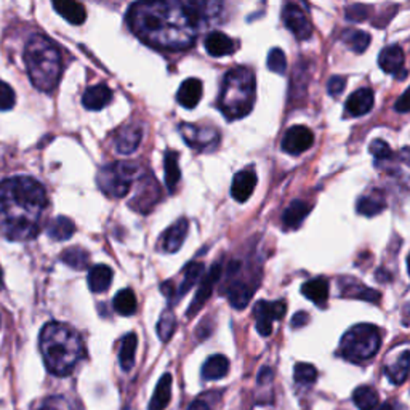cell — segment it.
<instances>
[{
	"label": "cell",
	"mask_w": 410,
	"mask_h": 410,
	"mask_svg": "<svg viewBox=\"0 0 410 410\" xmlns=\"http://www.w3.org/2000/svg\"><path fill=\"white\" fill-rule=\"evenodd\" d=\"M39 346L47 370L58 377L69 375L83 351L81 335L62 322H50L42 329Z\"/></svg>",
	"instance_id": "3"
},
{
	"label": "cell",
	"mask_w": 410,
	"mask_h": 410,
	"mask_svg": "<svg viewBox=\"0 0 410 410\" xmlns=\"http://www.w3.org/2000/svg\"><path fill=\"white\" fill-rule=\"evenodd\" d=\"M136 346H138V336L135 334H127L122 339V343H120L119 363L125 372L131 370V367L135 365Z\"/></svg>",
	"instance_id": "32"
},
{
	"label": "cell",
	"mask_w": 410,
	"mask_h": 410,
	"mask_svg": "<svg viewBox=\"0 0 410 410\" xmlns=\"http://www.w3.org/2000/svg\"><path fill=\"white\" fill-rule=\"evenodd\" d=\"M138 165L131 162H114L102 167L96 177L100 189L110 197H125L135 182Z\"/></svg>",
	"instance_id": "7"
},
{
	"label": "cell",
	"mask_w": 410,
	"mask_h": 410,
	"mask_svg": "<svg viewBox=\"0 0 410 410\" xmlns=\"http://www.w3.org/2000/svg\"><path fill=\"white\" fill-rule=\"evenodd\" d=\"M114 310L122 316H131L136 311V297L130 288H124L120 291L116 298H114Z\"/></svg>",
	"instance_id": "38"
},
{
	"label": "cell",
	"mask_w": 410,
	"mask_h": 410,
	"mask_svg": "<svg viewBox=\"0 0 410 410\" xmlns=\"http://www.w3.org/2000/svg\"><path fill=\"white\" fill-rule=\"evenodd\" d=\"M188 410H210V406L205 401L197 399V401H194V402L191 404Z\"/></svg>",
	"instance_id": "51"
},
{
	"label": "cell",
	"mask_w": 410,
	"mask_h": 410,
	"mask_svg": "<svg viewBox=\"0 0 410 410\" xmlns=\"http://www.w3.org/2000/svg\"><path fill=\"white\" fill-rule=\"evenodd\" d=\"M377 410H393V406H391V404H383V406H380Z\"/></svg>",
	"instance_id": "53"
},
{
	"label": "cell",
	"mask_w": 410,
	"mask_h": 410,
	"mask_svg": "<svg viewBox=\"0 0 410 410\" xmlns=\"http://www.w3.org/2000/svg\"><path fill=\"white\" fill-rule=\"evenodd\" d=\"M229 372V361L226 356L215 354L212 358L205 361L202 367V378L204 380H220L225 378Z\"/></svg>",
	"instance_id": "27"
},
{
	"label": "cell",
	"mask_w": 410,
	"mask_h": 410,
	"mask_svg": "<svg viewBox=\"0 0 410 410\" xmlns=\"http://www.w3.org/2000/svg\"><path fill=\"white\" fill-rule=\"evenodd\" d=\"M308 321H310V317H308L306 312H305V311H300V312H297V315H295L293 319H292V327H293V329L303 327L305 324H308Z\"/></svg>",
	"instance_id": "49"
},
{
	"label": "cell",
	"mask_w": 410,
	"mask_h": 410,
	"mask_svg": "<svg viewBox=\"0 0 410 410\" xmlns=\"http://www.w3.org/2000/svg\"><path fill=\"white\" fill-rule=\"evenodd\" d=\"M367 16H369V8L364 7V5H351V7L346 8V18L353 23L365 21Z\"/></svg>",
	"instance_id": "46"
},
{
	"label": "cell",
	"mask_w": 410,
	"mask_h": 410,
	"mask_svg": "<svg viewBox=\"0 0 410 410\" xmlns=\"http://www.w3.org/2000/svg\"><path fill=\"white\" fill-rule=\"evenodd\" d=\"M401 159L406 162L407 165H410V148H404L401 151Z\"/></svg>",
	"instance_id": "52"
},
{
	"label": "cell",
	"mask_w": 410,
	"mask_h": 410,
	"mask_svg": "<svg viewBox=\"0 0 410 410\" xmlns=\"http://www.w3.org/2000/svg\"><path fill=\"white\" fill-rule=\"evenodd\" d=\"M39 410H76L74 404L63 396H53L42 404Z\"/></svg>",
	"instance_id": "44"
},
{
	"label": "cell",
	"mask_w": 410,
	"mask_h": 410,
	"mask_svg": "<svg viewBox=\"0 0 410 410\" xmlns=\"http://www.w3.org/2000/svg\"><path fill=\"white\" fill-rule=\"evenodd\" d=\"M282 18H284L287 29L295 35V37H298L300 40H306L311 37L312 34L311 23L297 5L292 4L287 5L284 8V13H282Z\"/></svg>",
	"instance_id": "13"
},
{
	"label": "cell",
	"mask_w": 410,
	"mask_h": 410,
	"mask_svg": "<svg viewBox=\"0 0 410 410\" xmlns=\"http://www.w3.org/2000/svg\"><path fill=\"white\" fill-rule=\"evenodd\" d=\"M287 311V305L284 300L277 301H258L253 308V315H255L257 330L262 336H269L273 334V322L279 321L284 317Z\"/></svg>",
	"instance_id": "9"
},
{
	"label": "cell",
	"mask_w": 410,
	"mask_h": 410,
	"mask_svg": "<svg viewBox=\"0 0 410 410\" xmlns=\"http://www.w3.org/2000/svg\"><path fill=\"white\" fill-rule=\"evenodd\" d=\"M345 86H346V81L343 79V77H340V76L332 77V79L327 83L329 95L330 96H339V95H341L343 90H345Z\"/></svg>",
	"instance_id": "47"
},
{
	"label": "cell",
	"mask_w": 410,
	"mask_h": 410,
	"mask_svg": "<svg viewBox=\"0 0 410 410\" xmlns=\"http://www.w3.org/2000/svg\"><path fill=\"white\" fill-rule=\"evenodd\" d=\"M24 64L29 79L40 92L52 93L62 77V55L53 42L45 35H33L24 48Z\"/></svg>",
	"instance_id": "4"
},
{
	"label": "cell",
	"mask_w": 410,
	"mask_h": 410,
	"mask_svg": "<svg viewBox=\"0 0 410 410\" xmlns=\"http://www.w3.org/2000/svg\"><path fill=\"white\" fill-rule=\"evenodd\" d=\"M310 209H311L310 205L303 201H293L286 209L284 216H282V223H284V226L288 229L298 228L308 216V213H310Z\"/></svg>",
	"instance_id": "30"
},
{
	"label": "cell",
	"mask_w": 410,
	"mask_h": 410,
	"mask_svg": "<svg viewBox=\"0 0 410 410\" xmlns=\"http://www.w3.org/2000/svg\"><path fill=\"white\" fill-rule=\"evenodd\" d=\"M47 207V192L37 180L15 177L0 183V234L10 240L37 236Z\"/></svg>",
	"instance_id": "2"
},
{
	"label": "cell",
	"mask_w": 410,
	"mask_h": 410,
	"mask_svg": "<svg viewBox=\"0 0 410 410\" xmlns=\"http://www.w3.org/2000/svg\"><path fill=\"white\" fill-rule=\"evenodd\" d=\"M112 269L106 264H96L88 273V287L95 293H102L110 288L112 282Z\"/></svg>",
	"instance_id": "25"
},
{
	"label": "cell",
	"mask_w": 410,
	"mask_h": 410,
	"mask_svg": "<svg viewBox=\"0 0 410 410\" xmlns=\"http://www.w3.org/2000/svg\"><path fill=\"white\" fill-rule=\"evenodd\" d=\"M409 273H410V257H409Z\"/></svg>",
	"instance_id": "55"
},
{
	"label": "cell",
	"mask_w": 410,
	"mask_h": 410,
	"mask_svg": "<svg viewBox=\"0 0 410 410\" xmlns=\"http://www.w3.org/2000/svg\"><path fill=\"white\" fill-rule=\"evenodd\" d=\"M0 287H2V269H0Z\"/></svg>",
	"instance_id": "54"
},
{
	"label": "cell",
	"mask_w": 410,
	"mask_h": 410,
	"mask_svg": "<svg viewBox=\"0 0 410 410\" xmlns=\"http://www.w3.org/2000/svg\"><path fill=\"white\" fill-rule=\"evenodd\" d=\"M257 186V173L252 168H245L234 175L233 186H231V196L234 201L245 202L249 201L250 196L253 194Z\"/></svg>",
	"instance_id": "16"
},
{
	"label": "cell",
	"mask_w": 410,
	"mask_h": 410,
	"mask_svg": "<svg viewBox=\"0 0 410 410\" xmlns=\"http://www.w3.org/2000/svg\"><path fill=\"white\" fill-rule=\"evenodd\" d=\"M223 0H141L127 23L144 44L159 50H184L209 24L218 20Z\"/></svg>",
	"instance_id": "1"
},
{
	"label": "cell",
	"mask_w": 410,
	"mask_h": 410,
	"mask_svg": "<svg viewBox=\"0 0 410 410\" xmlns=\"http://www.w3.org/2000/svg\"><path fill=\"white\" fill-rule=\"evenodd\" d=\"M160 288H162V292H164L165 297L173 298V295H175V287H173V284H172L170 281H168V282H164V284L160 286Z\"/></svg>",
	"instance_id": "50"
},
{
	"label": "cell",
	"mask_w": 410,
	"mask_h": 410,
	"mask_svg": "<svg viewBox=\"0 0 410 410\" xmlns=\"http://www.w3.org/2000/svg\"><path fill=\"white\" fill-rule=\"evenodd\" d=\"M353 401L359 410H375L380 404V396L372 387H359L354 391Z\"/></svg>",
	"instance_id": "35"
},
{
	"label": "cell",
	"mask_w": 410,
	"mask_h": 410,
	"mask_svg": "<svg viewBox=\"0 0 410 410\" xmlns=\"http://www.w3.org/2000/svg\"><path fill=\"white\" fill-rule=\"evenodd\" d=\"M189 229V221L186 218H180L173 223L170 228H167L160 236V247L162 250L168 253H175L182 249V245L186 239Z\"/></svg>",
	"instance_id": "14"
},
{
	"label": "cell",
	"mask_w": 410,
	"mask_h": 410,
	"mask_svg": "<svg viewBox=\"0 0 410 410\" xmlns=\"http://www.w3.org/2000/svg\"><path fill=\"white\" fill-rule=\"evenodd\" d=\"M373 98L375 96H373L370 88H361L353 95H349V98L346 100V111L349 116L358 117L369 112L373 106Z\"/></svg>",
	"instance_id": "22"
},
{
	"label": "cell",
	"mask_w": 410,
	"mask_h": 410,
	"mask_svg": "<svg viewBox=\"0 0 410 410\" xmlns=\"http://www.w3.org/2000/svg\"><path fill=\"white\" fill-rule=\"evenodd\" d=\"M175 325H177V319H175V315H172L170 311H165L164 315L160 316V321L158 324V335L159 339L167 343L170 340V336L175 332Z\"/></svg>",
	"instance_id": "41"
},
{
	"label": "cell",
	"mask_w": 410,
	"mask_h": 410,
	"mask_svg": "<svg viewBox=\"0 0 410 410\" xmlns=\"http://www.w3.org/2000/svg\"><path fill=\"white\" fill-rule=\"evenodd\" d=\"M172 397V375L165 373L164 377L159 380L158 387L153 394V399L149 404V410H165Z\"/></svg>",
	"instance_id": "28"
},
{
	"label": "cell",
	"mask_w": 410,
	"mask_h": 410,
	"mask_svg": "<svg viewBox=\"0 0 410 410\" xmlns=\"http://www.w3.org/2000/svg\"><path fill=\"white\" fill-rule=\"evenodd\" d=\"M53 8H55L59 15H62L66 21L76 26L86 23L87 13L83 5L77 2V0H52Z\"/></svg>",
	"instance_id": "21"
},
{
	"label": "cell",
	"mask_w": 410,
	"mask_h": 410,
	"mask_svg": "<svg viewBox=\"0 0 410 410\" xmlns=\"http://www.w3.org/2000/svg\"><path fill=\"white\" fill-rule=\"evenodd\" d=\"M301 293L315 305L321 306L329 298V282L324 277H316V279L305 282L303 287H301Z\"/></svg>",
	"instance_id": "26"
},
{
	"label": "cell",
	"mask_w": 410,
	"mask_h": 410,
	"mask_svg": "<svg viewBox=\"0 0 410 410\" xmlns=\"http://www.w3.org/2000/svg\"><path fill=\"white\" fill-rule=\"evenodd\" d=\"M252 295H253L252 288L239 281L233 282V284L228 286L226 288V297L229 300V303H231L233 308H236V310H244V308L249 305Z\"/></svg>",
	"instance_id": "31"
},
{
	"label": "cell",
	"mask_w": 410,
	"mask_h": 410,
	"mask_svg": "<svg viewBox=\"0 0 410 410\" xmlns=\"http://www.w3.org/2000/svg\"><path fill=\"white\" fill-rule=\"evenodd\" d=\"M160 201V188L156 180L146 175L138 183V189L134 196V201L130 202V207L136 209L140 213H149V210L156 207V204Z\"/></svg>",
	"instance_id": "10"
},
{
	"label": "cell",
	"mask_w": 410,
	"mask_h": 410,
	"mask_svg": "<svg viewBox=\"0 0 410 410\" xmlns=\"http://www.w3.org/2000/svg\"><path fill=\"white\" fill-rule=\"evenodd\" d=\"M345 42L356 53H364L370 45V35L364 31H348Z\"/></svg>",
	"instance_id": "40"
},
{
	"label": "cell",
	"mask_w": 410,
	"mask_h": 410,
	"mask_svg": "<svg viewBox=\"0 0 410 410\" xmlns=\"http://www.w3.org/2000/svg\"><path fill=\"white\" fill-rule=\"evenodd\" d=\"M201 98H202V82L199 79L184 81L177 93V101L183 107H186V110L196 107Z\"/></svg>",
	"instance_id": "23"
},
{
	"label": "cell",
	"mask_w": 410,
	"mask_h": 410,
	"mask_svg": "<svg viewBox=\"0 0 410 410\" xmlns=\"http://www.w3.org/2000/svg\"><path fill=\"white\" fill-rule=\"evenodd\" d=\"M180 134L183 140L196 151H213L220 143V134L213 127H199L192 124L180 125Z\"/></svg>",
	"instance_id": "8"
},
{
	"label": "cell",
	"mask_w": 410,
	"mask_h": 410,
	"mask_svg": "<svg viewBox=\"0 0 410 410\" xmlns=\"http://www.w3.org/2000/svg\"><path fill=\"white\" fill-rule=\"evenodd\" d=\"M268 68L276 74H284L287 69L286 53L281 48H273L268 55Z\"/></svg>",
	"instance_id": "42"
},
{
	"label": "cell",
	"mask_w": 410,
	"mask_h": 410,
	"mask_svg": "<svg viewBox=\"0 0 410 410\" xmlns=\"http://www.w3.org/2000/svg\"><path fill=\"white\" fill-rule=\"evenodd\" d=\"M112 100V90L106 83H98L86 90L82 96V105L88 111H100L107 106Z\"/></svg>",
	"instance_id": "18"
},
{
	"label": "cell",
	"mask_w": 410,
	"mask_h": 410,
	"mask_svg": "<svg viewBox=\"0 0 410 410\" xmlns=\"http://www.w3.org/2000/svg\"><path fill=\"white\" fill-rule=\"evenodd\" d=\"M340 288H341V295L343 297L348 298H361L365 301H370V303H378L382 295H380L377 291H372V288L365 287L361 282L349 279V277H343L340 281Z\"/></svg>",
	"instance_id": "20"
},
{
	"label": "cell",
	"mask_w": 410,
	"mask_h": 410,
	"mask_svg": "<svg viewBox=\"0 0 410 410\" xmlns=\"http://www.w3.org/2000/svg\"><path fill=\"white\" fill-rule=\"evenodd\" d=\"M164 167H165V184L168 191H173L177 188L180 178H182V172H180L178 164V153L168 151L164 159Z\"/></svg>",
	"instance_id": "36"
},
{
	"label": "cell",
	"mask_w": 410,
	"mask_h": 410,
	"mask_svg": "<svg viewBox=\"0 0 410 410\" xmlns=\"http://www.w3.org/2000/svg\"><path fill=\"white\" fill-rule=\"evenodd\" d=\"M202 274H204V264L202 263H199V262L189 263L183 273V281H182V284H180V288L177 292V300L184 297V295L197 284V281L201 279Z\"/></svg>",
	"instance_id": "34"
},
{
	"label": "cell",
	"mask_w": 410,
	"mask_h": 410,
	"mask_svg": "<svg viewBox=\"0 0 410 410\" xmlns=\"http://www.w3.org/2000/svg\"><path fill=\"white\" fill-rule=\"evenodd\" d=\"M404 52L399 45H388L385 47L378 57V64L385 72L393 76H401L404 79L406 71H404Z\"/></svg>",
	"instance_id": "17"
},
{
	"label": "cell",
	"mask_w": 410,
	"mask_h": 410,
	"mask_svg": "<svg viewBox=\"0 0 410 410\" xmlns=\"http://www.w3.org/2000/svg\"><path fill=\"white\" fill-rule=\"evenodd\" d=\"M293 377L298 385H312L317 380V370L315 365L298 363L293 369Z\"/></svg>",
	"instance_id": "39"
},
{
	"label": "cell",
	"mask_w": 410,
	"mask_h": 410,
	"mask_svg": "<svg viewBox=\"0 0 410 410\" xmlns=\"http://www.w3.org/2000/svg\"><path fill=\"white\" fill-rule=\"evenodd\" d=\"M394 110L397 112H409L410 111V87L399 96V98H397Z\"/></svg>",
	"instance_id": "48"
},
{
	"label": "cell",
	"mask_w": 410,
	"mask_h": 410,
	"mask_svg": "<svg viewBox=\"0 0 410 410\" xmlns=\"http://www.w3.org/2000/svg\"><path fill=\"white\" fill-rule=\"evenodd\" d=\"M204 45L209 55L216 57V58L231 55V53H234V50H236V44H234V40L231 37H228L225 33H220V31L210 33L207 37H205Z\"/></svg>",
	"instance_id": "19"
},
{
	"label": "cell",
	"mask_w": 410,
	"mask_h": 410,
	"mask_svg": "<svg viewBox=\"0 0 410 410\" xmlns=\"http://www.w3.org/2000/svg\"><path fill=\"white\" fill-rule=\"evenodd\" d=\"M255 102V76L252 69L238 66L228 72L223 81L218 98L220 111L226 119H242L252 111Z\"/></svg>",
	"instance_id": "5"
},
{
	"label": "cell",
	"mask_w": 410,
	"mask_h": 410,
	"mask_svg": "<svg viewBox=\"0 0 410 410\" xmlns=\"http://www.w3.org/2000/svg\"><path fill=\"white\" fill-rule=\"evenodd\" d=\"M385 207H387V202H385L383 196L380 192H372V194H367L359 199L356 210H358L359 215L375 216L382 213Z\"/></svg>",
	"instance_id": "29"
},
{
	"label": "cell",
	"mask_w": 410,
	"mask_h": 410,
	"mask_svg": "<svg viewBox=\"0 0 410 410\" xmlns=\"http://www.w3.org/2000/svg\"><path fill=\"white\" fill-rule=\"evenodd\" d=\"M62 262L64 264H68L72 269H86L90 263V255L86 249H81V247H72V249L64 250L62 253Z\"/></svg>",
	"instance_id": "37"
},
{
	"label": "cell",
	"mask_w": 410,
	"mask_h": 410,
	"mask_svg": "<svg viewBox=\"0 0 410 410\" xmlns=\"http://www.w3.org/2000/svg\"><path fill=\"white\" fill-rule=\"evenodd\" d=\"M16 96L8 83L0 81V111H8L15 106Z\"/></svg>",
	"instance_id": "43"
},
{
	"label": "cell",
	"mask_w": 410,
	"mask_h": 410,
	"mask_svg": "<svg viewBox=\"0 0 410 410\" xmlns=\"http://www.w3.org/2000/svg\"><path fill=\"white\" fill-rule=\"evenodd\" d=\"M382 345L380 330L372 324H359L349 329L340 341L339 354L349 363L359 364L377 354Z\"/></svg>",
	"instance_id": "6"
},
{
	"label": "cell",
	"mask_w": 410,
	"mask_h": 410,
	"mask_svg": "<svg viewBox=\"0 0 410 410\" xmlns=\"http://www.w3.org/2000/svg\"><path fill=\"white\" fill-rule=\"evenodd\" d=\"M370 153L377 160H387V159L391 158V156H393V151H391L390 144L385 143L383 140L372 141Z\"/></svg>",
	"instance_id": "45"
},
{
	"label": "cell",
	"mask_w": 410,
	"mask_h": 410,
	"mask_svg": "<svg viewBox=\"0 0 410 410\" xmlns=\"http://www.w3.org/2000/svg\"><path fill=\"white\" fill-rule=\"evenodd\" d=\"M221 264H213L212 268L209 269V273L202 276V279H201V284H199V288H197V292L194 295V298H192L191 301V305L188 308V317H194L199 311L202 310L204 305L207 303V300L210 298V295H212L213 292V288L216 286V282L220 281V277H221Z\"/></svg>",
	"instance_id": "11"
},
{
	"label": "cell",
	"mask_w": 410,
	"mask_h": 410,
	"mask_svg": "<svg viewBox=\"0 0 410 410\" xmlns=\"http://www.w3.org/2000/svg\"><path fill=\"white\" fill-rule=\"evenodd\" d=\"M312 143H315V134L305 125H295L286 131L284 140H282V149L287 154L298 156L310 149Z\"/></svg>",
	"instance_id": "12"
},
{
	"label": "cell",
	"mask_w": 410,
	"mask_h": 410,
	"mask_svg": "<svg viewBox=\"0 0 410 410\" xmlns=\"http://www.w3.org/2000/svg\"><path fill=\"white\" fill-rule=\"evenodd\" d=\"M385 373L391 383L401 385L406 382L410 373V351L401 353L393 363L385 365Z\"/></svg>",
	"instance_id": "24"
},
{
	"label": "cell",
	"mask_w": 410,
	"mask_h": 410,
	"mask_svg": "<svg viewBox=\"0 0 410 410\" xmlns=\"http://www.w3.org/2000/svg\"><path fill=\"white\" fill-rule=\"evenodd\" d=\"M143 138V130L138 125H125L122 129H119L114 138V146L119 154L129 156L135 153L140 146Z\"/></svg>",
	"instance_id": "15"
},
{
	"label": "cell",
	"mask_w": 410,
	"mask_h": 410,
	"mask_svg": "<svg viewBox=\"0 0 410 410\" xmlns=\"http://www.w3.org/2000/svg\"><path fill=\"white\" fill-rule=\"evenodd\" d=\"M74 233L76 225L68 216H58L47 228L48 238H52L53 240H68Z\"/></svg>",
	"instance_id": "33"
}]
</instances>
